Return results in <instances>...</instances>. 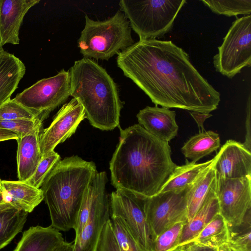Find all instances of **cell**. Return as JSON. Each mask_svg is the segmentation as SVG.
Here are the masks:
<instances>
[{"label":"cell","mask_w":251,"mask_h":251,"mask_svg":"<svg viewBox=\"0 0 251 251\" xmlns=\"http://www.w3.org/2000/svg\"><path fill=\"white\" fill-rule=\"evenodd\" d=\"M117 63L156 106L209 114L219 105L220 93L171 41L139 40L118 53Z\"/></svg>","instance_id":"6da1fadb"},{"label":"cell","mask_w":251,"mask_h":251,"mask_svg":"<svg viewBox=\"0 0 251 251\" xmlns=\"http://www.w3.org/2000/svg\"><path fill=\"white\" fill-rule=\"evenodd\" d=\"M119 128V141L109 163L111 184L146 197L155 195L177 166L169 142L139 124Z\"/></svg>","instance_id":"7a4b0ae2"},{"label":"cell","mask_w":251,"mask_h":251,"mask_svg":"<svg viewBox=\"0 0 251 251\" xmlns=\"http://www.w3.org/2000/svg\"><path fill=\"white\" fill-rule=\"evenodd\" d=\"M97 173L94 162L77 155L66 157L54 166L40 187L52 227L63 231L74 228L84 193Z\"/></svg>","instance_id":"3957f363"},{"label":"cell","mask_w":251,"mask_h":251,"mask_svg":"<svg viewBox=\"0 0 251 251\" xmlns=\"http://www.w3.org/2000/svg\"><path fill=\"white\" fill-rule=\"evenodd\" d=\"M70 73V96L83 106L94 127L111 130L119 126L122 102L117 86L106 70L90 58L75 62Z\"/></svg>","instance_id":"277c9868"},{"label":"cell","mask_w":251,"mask_h":251,"mask_svg":"<svg viewBox=\"0 0 251 251\" xmlns=\"http://www.w3.org/2000/svg\"><path fill=\"white\" fill-rule=\"evenodd\" d=\"M85 18L78 40L85 58L107 60L133 44L129 23L121 11L103 21H94L87 15Z\"/></svg>","instance_id":"5b68a950"},{"label":"cell","mask_w":251,"mask_h":251,"mask_svg":"<svg viewBox=\"0 0 251 251\" xmlns=\"http://www.w3.org/2000/svg\"><path fill=\"white\" fill-rule=\"evenodd\" d=\"M186 0H122L121 10L140 40L155 39L172 29Z\"/></svg>","instance_id":"8992f818"},{"label":"cell","mask_w":251,"mask_h":251,"mask_svg":"<svg viewBox=\"0 0 251 251\" xmlns=\"http://www.w3.org/2000/svg\"><path fill=\"white\" fill-rule=\"evenodd\" d=\"M218 53L213 57L216 71L229 78L251 65V16L237 18L233 22Z\"/></svg>","instance_id":"52a82bcc"},{"label":"cell","mask_w":251,"mask_h":251,"mask_svg":"<svg viewBox=\"0 0 251 251\" xmlns=\"http://www.w3.org/2000/svg\"><path fill=\"white\" fill-rule=\"evenodd\" d=\"M146 197L118 189L110 195L111 217L120 218L143 251H152V240L145 214Z\"/></svg>","instance_id":"ba28073f"},{"label":"cell","mask_w":251,"mask_h":251,"mask_svg":"<svg viewBox=\"0 0 251 251\" xmlns=\"http://www.w3.org/2000/svg\"><path fill=\"white\" fill-rule=\"evenodd\" d=\"M190 186L146 198L145 214L152 242L175 224L187 222V197Z\"/></svg>","instance_id":"9c48e42d"},{"label":"cell","mask_w":251,"mask_h":251,"mask_svg":"<svg viewBox=\"0 0 251 251\" xmlns=\"http://www.w3.org/2000/svg\"><path fill=\"white\" fill-rule=\"evenodd\" d=\"M70 73L62 69L18 94L13 100L30 110L48 116L70 96Z\"/></svg>","instance_id":"30bf717a"},{"label":"cell","mask_w":251,"mask_h":251,"mask_svg":"<svg viewBox=\"0 0 251 251\" xmlns=\"http://www.w3.org/2000/svg\"><path fill=\"white\" fill-rule=\"evenodd\" d=\"M216 176V194L220 213L228 225H237L251 209V177L226 178Z\"/></svg>","instance_id":"8fae6325"},{"label":"cell","mask_w":251,"mask_h":251,"mask_svg":"<svg viewBox=\"0 0 251 251\" xmlns=\"http://www.w3.org/2000/svg\"><path fill=\"white\" fill-rule=\"evenodd\" d=\"M85 118L84 109L76 99L73 98L64 104L50 126L40 134L39 148L42 157L70 138Z\"/></svg>","instance_id":"7c38bea8"},{"label":"cell","mask_w":251,"mask_h":251,"mask_svg":"<svg viewBox=\"0 0 251 251\" xmlns=\"http://www.w3.org/2000/svg\"><path fill=\"white\" fill-rule=\"evenodd\" d=\"M108 179L101 183L92 205L88 221L75 237L72 251H96L102 228L109 220L110 200L106 191Z\"/></svg>","instance_id":"4fadbf2b"},{"label":"cell","mask_w":251,"mask_h":251,"mask_svg":"<svg viewBox=\"0 0 251 251\" xmlns=\"http://www.w3.org/2000/svg\"><path fill=\"white\" fill-rule=\"evenodd\" d=\"M216 175L226 178L251 177V151L243 144L228 140L215 156Z\"/></svg>","instance_id":"5bb4252c"},{"label":"cell","mask_w":251,"mask_h":251,"mask_svg":"<svg viewBox=\"0 0 251 251\" xmlns=\"http://www.w3.org/2000/svg\"><path fill=\"white\" fill-rule=\"evenodd\" d=\"M39 0H0V34L2 46L20 43L19 31L25 15Z\"/></svg>","instance_id":"9a60e30c"},{"label":"cell","mask_w":251,"mask_h":251,"mask_svg":"<svg viewBox=\"0 0 251 251\" xmlns=\"http://www.w3.org/2000/svg\"><path fill=\"white\" fill-rule=\"evenodd\" d=\"M176 112L165 107L147 106L137 114L139 125L158 139L169 142L177 134Z\"/></svg>","instance_id":"2e32d148"},{"label":"cell","mask_w":251,"mask_h":251,"mask_svg":"<svg viewBox=\"0 0 251 251\" xmlns=\"http://www.w3.org/2000/svg\"><path fill=\"white\" fill-rule=\"evenodd\" d=\"M0 195L2 201L28 213L44 200L41 188L19 180H1Z\"/></svg>","instance_id":"e0dca14e"},{"label":"cell","mask_w":251,"mask_h":251,"mask_svg":"<svg viewBox=\"0 0 251 251\" xmlns=\"http://www.w3.org/2000/svg\"><path fill=\"white\" fill-rule=\"evenodd\" d=\"M41 128L17 140V173L19 181L29 180L42 158L39 143Z\"/></svg>","instance_id":"ac0fdd59"},{"label":"cell","mask_w":251,"mask_h":251,"mask_svg":"<svg viewBox=\"0 0 251 251\" xmlns=\"http://www.w3.org/2000/svg\"><path fill=\"white\" fill-rule=\"evenodd\" d=\"M65 241L60 231L40 226L25 230L13 251H55Z\"/></svg>","instance_id":"d6986e66"},{"label":"cell","mask_w":251,"mask_h":251,"mask_svg":"<svg viewBox=\"0 0 251 251\" xmlns=\"http://www.w3.org/2000/svg\"><path fill=\"white\" fill-rule=\"evenodd\" d=\"M219 213L220 208L216 194L215 184L199 210L191 220L184 224L178 248L194 240Z\"/></svg>","instance_id":"ffe728a7"},{"label":"cell","mask_w":251,"mask_h":251,"mask_svg":"<svg viewBox=\"0 0 251 251\" xmlns=\"http://www.w3.org/2000/svg\"><path fill=\"white\" fill-rule=\"evenodd\" d=\"M25 72L19 58L5 51L0 53V107L11 99Z\"/></svg>","instance_id":"44dd1931"},{"label":"cell","mask_w":251,"mask_h":251,"mask_svg":"<svg viewBox=\"0 0 251 251\" xmlns=\"http://www.w3.org/2000/svg\"><path fill=\"white\" fill-rule=\"evenodd\" d=\"M214 160L199 175L191 185L187 197V222L192 219L201 208L210 191L216 182V173Z\"/></svg>","instance_id":"7402d4cb"},{"label":"cell","mask_w":251,"mask_h":251,"mask_svg":"<svg viewBox=\"0 0 251 251\" xmlns=\"http://www.w3.org/2000/svg\"><path fill=\"white\" fill-rule=\"evenodd\" d=\"M28 214L10 203L0 201V250L22 231Z\"/></svg>","instance_id":"603a6c76"},{"label":"cell","mask_w":251,"mask_h":251,"mask_svg":"<svg viewBox=\"0 0 251 251\" xmlns=\"http://www.w3.org/2000/svg\"><path fill=\"white\" fill-rule=\"evenodd\" d=\"M213 160L214 158L206 162L197 164L186 159L184 165L176 167L158 193L180 191L189 187Z\"/></svg>","instance_id":"cb8c5ba5"},{"label":"cell","mask_w":251,"mask_h":251,"mask_svg":"<svg viewBox=\"0 0 251 251\" xmlns=\"http://www.w3.org/2000/svg\"><path fill=\"white\" fill-rule=\"evenodd\" d=\"M220 147L219 135L213 131H204L191 137L181 149L184 156L196 162L216 151Z\"/></svg>","instance_id":"d4e9b609"},{"label":"cell","mask_w":251,"mask_h":251,"mask_svg":"<svg viewBox=\"0 0 251 251\" xmlns=\"http://www.w3.org/2000/svg\"><path fill=\"white\" fill-rule=\"evenodd\" d=\"M228 238L227 222L219 213L191 242L217 248L222 244L227 243Z\"/></svg>","instance_id":"484cf974"},{"label":"cell","mask_w":251,"mask_h":251,"mask_svg":"<svg viewBox=\"0 0 251 251\" xmlns=\"http://www.w3.org/2000/svg\"><path fill=\"white\" fill-rule=\"evenodd\" d=\"M227 226L230 247L234 251H251V209L240 223Z\"/></svg>","instance_id":"4316f807"},{"label":"cell","mask_w":251,"mask_h":251,"mask_svg":"<svg viewBox=\"0 0 251 251\" xmlns=\"http://www.w3.org/2000/svg\"><path fill=\"white\" fill-rule=\"evenodd\" d=\"M214 13L227 16L239 14L250 15L251 0H201Z\"/></svg>","instance_id":"83f0119b"},{"label":"cell","mask_w":251,"mask_h":251,"mask_svg":"<svg viewBox=\"0 0 251 251\" xmlns=\"http://www.w3.org/2000/svg\"><path fill=\"white\" fill-rule=\"evenodd\" d=\"M48 116L36 113L10 99L0 107V120H34Z\"/></svg>","instance_id":"f1b7e54d"},{"label":"cell","mask_w":251,"mask_h":251,"mask_svg":"<svg viewBox=\"0 0 251 251\" xmlns=\"http://www.w3.org/2000/svg\"><path fill=\"white\" fill-rule=\"evenodd\" d=\"M185 222H179L159 234L152 242V251H174L178 246L179 240Z\"/></svg>","instance_id":"f546056e"},{"label":"cell","mask_w":251,"mask_h":251,"mask_svg":"<svg viewBox=\"0 0 251 251\" xmlns=\"http://www.w3.org/2000/svg\"><path fill=\"white\" fill-rule=\"evenodd\" d=\"M110 221L112 231L121 251H143L120 218L111 217Z\"/></svg>","instance_id":"4dcf8cb0"},{"label":"cell","mask_w":251,"mask_h":251,"mask_svg":"<svg viewBox=\"0 0 251 251\" xmlns=\"http://www.w3.org/2000/svg\"><path fill=\"white\" fill-rule=\"evenodd\" d=\"M60 160L61 157L58 153L52 151L42 157L32 176L25 181L31 185L40 188L46 177Z\"/></svg>","instance_id":"1f68e13d"},{"label":"cell","mask_w":251,"mask_h":251,"mask_svg":"<svg viewBox=\"0 0 251 251\" xmlns=\"http://www.w3.org/2000/svg\"><path fill=\"white\" fill-rule=\"evenodd\" d=\"M45 118H40L34 120H0V128L13 131L19 137L32 133L41 128L42 122Z\"/></svg>","instance_id":"d6a6232c"},{"label":"cell","mask_w":251,"mask_h":251,"mask_svg":"<svg viewBox=\"0 0 251 251\" xmlns=\"http://www.w3.org/2000/svg\"><path fill=\"white\" fill-rule=\"evenodd\" d=\"M96 251H121L112 231L110 219L102 228Z\"/></svg>","instance_id":"836d02e7"},{"label":"cell","mask_w":251,"mask_h":251,"mask_svg":"<svg viewBox=\"0 0 251 251\" xmlns=\"http://www.w3.org/2000/svg\"><path fill=\"white\" fill-rule=\"evenodd\" d=\"M246 134L245 141L243 143L244 146L249 151H251V94L249 99L247 106V116L246 121Z\"/></svg>","instance_id":"e575fe53"},{"label":"cell","mask_w":251,"mask_h":251,"mask_svg":"<svg viewBox=\"0 0 251 251\" xmlns=\"http://www.w3.org/2000/svg\"><path fill=\"white\" fill-rule=\"evenodd\" d=\"M180 248L182 251H217L216 248L201 245L194 242H189Z\"/></svg>","instance_id":"d590c367"},{"label":"cell","mask_w":251,"mask_h":251,"mask_svg":"<svg viewBox=\"0 0 251 251\" xmlns=\"http://www.w3.org/2000/svg\"><path fill=\"white\" fill-rule=\"evenodd\" d=\"M190 114L196 122L199 128L200 132L204 131L203 123L206 119L212 115L210 114H205L198 112H191Z\"/></svg>","instance_id":"8d00e7d4"},{"label":"cell","mask_w":251,"mask_h":251,"mask_svg":"<svg viewBox=\"0 0 251 251\" xmlns=\"http://www.w3.org/2000/svg\"><path fill=\"white\" fill-rule=\"evenodd\" d=\"M19 136L16 133L8 129L0 128V142L9 140H17Z\"/></svg>","instance_id":"74e56055"},{"label":"cell","mask_w":251,"mask_h":251,"mask_svg":"<svg viewBox=\"0 0 251 251\" xmlns=\"http://www.w3.org/2000/svg\"><path fill=\"white\" fill-rule=\"evenodd\" d=\"M73 245V242L65 241L61 245L58 247L55 251H72Z\"/></svg>","instance_id":"f35d334b"},{"label":"cell","mask_w":251,"mask_h":251,"mask_svg":"<svg viewBox=\"0 0 251 251\" xmlns=\"http://www.w3.org/2000/svg\"><path fill=\"white\" fill-rule=\"evenodd\" d=\"M217 251H234L227 243L222 244L217 248Z\"/></svg>","instance_id":"ab89813d"},{"label":"cell","mask_w":251,"mask_h":251,"mask_svg":"<svg viewBox=\"0 0 251 251\" xmlns=\"http://www.w3.org/2000/svg\"><path fill=\"white\" fill-rule=\"evenodd\" d=\"M2 42H1V36H0V53H1L2 52L4 51V50L2 48Z\"/></svg>","instance_id":"60d3db41"},{"label":"cell","mask_w":251,"mask_h":251,"mask_svg":"<svg viewBox=\"0 0 251 251\" xmlns=\"http://www.w3.org/2000/svg\"><path fill=\"white\" fill-rule=\"evenodd\" d=\"M179 249H180V248H177L176 250H175L174 251H179Z\"/></svg>","instance_id":"b9f144b4"},{"label":"cell","mask_w":251,"mask_h":251,"mask_svg":"<svg viewBox=\"0 0 251 251\" xmlns=\"http://www.w3.org/2000/svg\"><path fill=\"white\" fill-rule=\"evenodd\" d=\"M0 184H1V180L0 179ZM0 197H1L0 195Z\"/></svg>","instance_id":"7bdbcfd3"},{"label":"cell","mask_w":251,"mask_h":251,"mask_svg":"<svg viewBox=\"0 0 251 251\" xmlns=\"http://www.w3.org/2000/svg\"><path fill=\"white\" fill-rule=\"evenodd\" d=\"M179 251H182V250H181V249L180 248V249H179Z\"/></svg>","instance_id":"ee69618b"},{"label":"cell","mask_w":251,"mask_h":251,"mask_svg":"<svg viewBox=\"0 0 251 251\" xmlns=\"http://www.w3.org/2000/svg\"><path fill=\"white\" fill-rule=\"evenodd\" d=\"M1 201V198L0 197V201Z\"/></svg>","instance_id":"f6af8a7d"}]
</instances>
